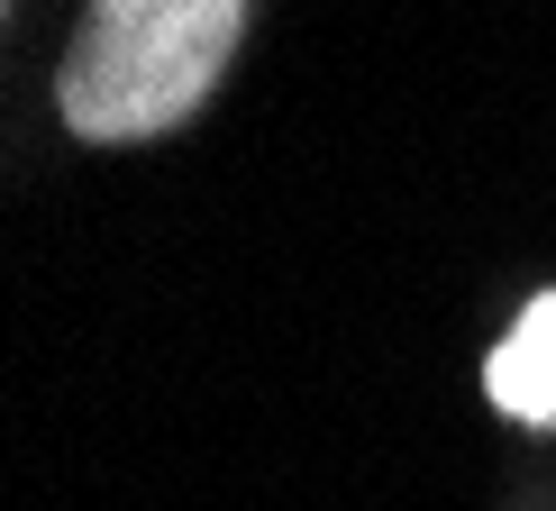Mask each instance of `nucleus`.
I'll list each match as a JSON object with an SVG mask.
<instances>
[{
  "mask_svg": "<svg viewBox=\"0 0 556 511\" xmlns=\"http://www.w3.org/2000/svg\"><path fill=\"white\" fill-rule=\"evenodd\" d=\"M247 0H83V28L55 64V120L83 147H147L201 120L238 64Z\"/></svg>",
  "mask_w": 556,
  "mask_h": 511,
  "instance_id": "1",
  "label": "nucleus"
},
{
  "mask_svg": "<svg viewBox=\"0 0 556 511\" xmlns=\"http://www.w3.org/2000/svg\"><path fill=\"white\" fill-rule=\"evenodd\" d=\"M483 392H493L511 421L556 429V292H539V301L520 311V329L483 357Z\"/></svg>",
  "mask_w": 556,
  "mask_h": 511,
  "instance_id": "2",
  "label": "nucleus"
}]
</instances>
